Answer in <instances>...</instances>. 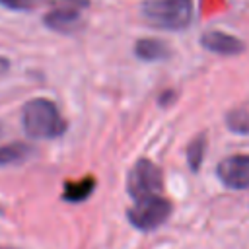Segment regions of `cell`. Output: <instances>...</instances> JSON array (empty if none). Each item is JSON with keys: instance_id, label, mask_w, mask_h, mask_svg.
I'll list each match as a JSON object with an SVG mask.
<instances>
[{"instance_id": "cell-10", "label": "cell", "mask_w": 249, "mask_h": 249, "mask_svg": "<svg viewBox=\"0 0 249 249\" xmlns=\"http://www.w3.org/2000/svg\"><path fill=\"white\" fill-rule=\"evenodd\" d=\"M33 154V148L23 142H12L6 146H0V165H12L25 161Z\"/></svg>"}, {"instance_id": "cell-12", "label": "cell", "mask_w": 249, "mask_h": 249, "mask_svg": "<svg viewBox=\"0 0 249 249\" xmlns=\"http://www.w3.org/2000/svg\"><path fill=\"white\" fill-rule=\"evenodd\" d=\"M226 124L235 134H249V111L247 109H231L226 115Z\"/></svg>"}, {"instance_id": "cell-13", "label": "cell", "mask_w": 249, "mask_h": 249, "mask_svg": "<svg viewBox=\"0 0 249 249\" xmlns=\"http://www.w3.org/2000/svg\"><path fill=\"white\" fill-rule=\"evenodd\" d=\"M45 0H0V6L8 8V10H16V12H23V10H33L39 4H43Z\"/></svg>"}, {"instance_id": "cell-14", "label": "cell", "mask_w": 249, "mask_h": 249, "mask_svg": "<svg viewBox=\"0 0 249 249\" xmlns=\"http://www.w3.org/2000/svg\"><path fill=\"white\" fill-rule=\"evenodd\" d=\"M6 68H8V60H6V58H2V56H0V72H4V70H6Z\"/></svg>"}, {"instance_id": "cell-5", "label": "cell", "mask_w": 249, "mask_h": 249, "mask_svg": "<svg viewBox=\"0 0 249 249\" xmlns=\"http://www.w3.org/2000/svg\"><path fill=\"white\" fill-rule=\"evenodd\" d=\"M89 0H54L53 8L43 16L49 29L58 33H72L82 25V14Z\"/></svg>"}, {"instance_id": "cell-8", "label": "cell", "mask_w": 249, "mask_h": 249, "mask_svg": "<svg viewBox=\"0 0 249 249\" xmlns=\"http://www.w3.org/2000/svg\"><path fill=\"white\" fill-rule=\"evenodd\" d=\"M134 54L140 58V60H146V62H160V60H165L169 58L171 54V49L167 43L160 41V39H154V37H142L134 43Z\"/></svg>"}, {"instance_id": "cell-9", "label": "cell", "mask_w": 249, "mask_h": 249, "mask_svg": "<svg viewBox=\"0 0 249 249\" xmlns=\"http://www.w3.org/2000/svg\"><path fill=\"white\" fill-rule=\"evenodd\" d=\"M93 189H95V179L91 175L76 179V181L68 179L64 183V189H62V198L68 202H82L93 193Z\"/></svg>"}, {"instance_id": "cell-7", "label": "cell", "mask_w": 249, "mask_h": 249, "mask_svg": "<svg viewBox=\"0 0 249 249\" xmlns=\"http://www.w3.org/2000/svg\"><path fill=\"white\" fill-rule=\"evenodd\" d=\"M200 45L206 51L222 54V56H233V54H239L241 51H245V43L239 37L226 33V31H218V29L204 31L200 35Z\"/></svg>"}, {"instance_id": "cell-4", "label": "cell", "mask_w": 249, "mask_h": 249, "mask_svg": "<svg viewBox=\"0 0 249 249\" xmlns=\"http://www.w3.org/2000/svg\"><path fill=\"white\" fill-rule=\"evenodd\" d=\"M161 187H163L161 169L152 160L140 158L132 165V169L128 171L126 191H128L130 198H134V200L144 198V196H150V195H160L161 193Z\"/></svg>"}, {"instance_id": "cell-2", "label": "cell", "mask_w": 249, "mask_h": 249, "mask_svg": "<svg viewBox=\"0 0 249 249\" xmlns=\"http://www.w3.org/2000/svg\"><path fill=\"white\" fill-rule=\"evenodd\" d=\"M140 16L152 27L181 31L191 25L195 4L193 0H144L140 4Z\"/></svg>"}, {"instance_id": "cell-11", "label": "cell", "mask_w": 249, "mask_h": 249, "mask_svg": "<svg viewBox=\"0 0 249 249\" xmlns=\"http://www.w3.org/2000/svg\"><path fill=\"white\" fill-rule=\"evenodd\" d=\"M204 152H206V134L200 132V134L195 136V138L189 142V146H187V163H189L191 171H198V169H200Z\"/></svg>"}, {"instance_id": "cell-16", "label": "cell", "mask_w": 249, "mask_h": 249, "mask_svg": "<svg viewBox=\"0 0 249 249\" xmlns=\"http://www.w3.org/2000/svg\"><path fill=\"white\" fill-rule=\"evenodd\" d=\"M0 132H2V130H0Z\"/></svg>"}, {"instance_id": "cell-6", "label": "cell", "mask_w": 249, "mask_h": 249, "mask_svg": "<svg viewBox=\"0 0 249 249\" xmlns=\"http://www.w3.org/2000/svg\"><path fill=\"white\" fill-rule=\"evenodd\" d=\"M216 175L228 189H249V154H233L224 158L216 167Z\"/></svg>"}, {"instance_id": "cell-3", "label": "cell", "mask_w": 249, "mask_h": 249, "mask_svg": "<svg viewBox=\"0 0 249 249\" xmlns=\"http://www.w3.org/2000/svg\"><path fill=\"white\" fill-rule=\"evenodd\" d=\"M171 210L173 204L169 198H165L163 195H150L134 200V204L126 212V218L136 230L150 231L160 228L171 216Z\"/></svg>"}, {"instance_id": "cell-1", "label": "cell", "mask_w": 249, "mask_h": 249, "mask_svg": "<svg viewBox=\"0 0 249 249\" xmlns=\"http://www.w3.org/2000/svg\"><path fill=\"white\" fill-rule=\"evenodd\" d=\"M21 124L27 136L41 138V140L58 138L66 132V126H68L58 107L47 97H35L23 105Z\"/></svg>"}, {"instance_id": "cell-15", "label": "cell", "mask_w": 249, "mask_h": 249, "mask_svg": "<svg viewBox=\"0 0 249 249\" xmlns=\"http://www.w3.org/2000/svg\"><path fill=\"white\" fill-rule=\"evenodd\" d=\"M4 249H8V247H4Z\"/></svg>"}]
</instances>
